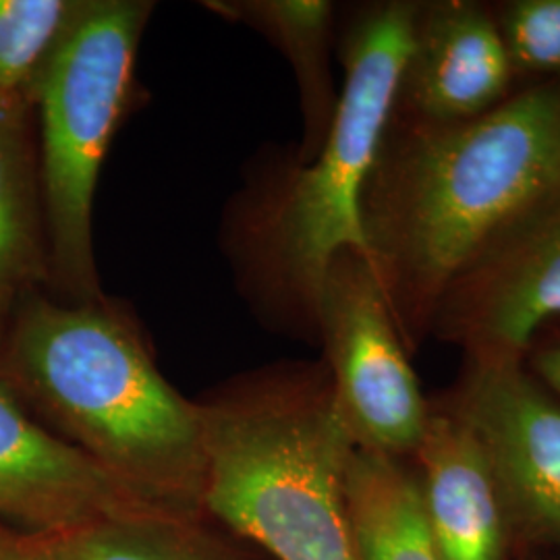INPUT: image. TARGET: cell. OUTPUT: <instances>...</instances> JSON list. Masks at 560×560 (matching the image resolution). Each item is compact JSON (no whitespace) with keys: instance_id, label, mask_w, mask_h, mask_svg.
<instances>
[{"instance_id":"obj_16","label":"cell","mask_w":560,"mask_h":560,"mask_svg":"<svg viewBox=\"0 0 560 560\" xmlns=\"http://www.w3.org/2000/svg\"><path fill=\"white\" fill-rule=\"evenodd\" d=\"M83 0H0V92L34 102L46 62Z\"/></svg>"},{"instance_id":"obj_12","label":"cell","mask_w":560,"mask_h":560,"mask_svg":"<svg viewBox=\"0 0 560 560\" xmlns=\"http://www.w3.org/2000/svg\"><path fill=\"white\" fill-rule=\"evenodd\" d=\"M34 102L0 92V351L21 307L50 291Z\"/></svg>"},{"instance_id":"obj_18","label":"cell","mask_w":560,"mask_h":560,"mask_svg":"<svg viewBox=\"0 0 560 560\" xmlns=\"http://www.w3.org/2000/svg\"><path fill=\"white\" fill-rule=\"evenodd\" d=\"M0 560H59L48 534L0 523Z\"/></svg>"},{"instance_id":"obj_5","label":"cell","mask_w":560,"mask_h":560,"mask_svg":"<svg viewBox=\"0 0 560 560\" xmlns=\"http://www.w3.org/2000/svg\"><path fill=\"white\" fill-rule=\"evenodd\" d=\"M150 0H83L34 94L50 291L62 303L104 298L94 252V198L110 143L140 108L136 59Z\"/></svg>"},{"instance_id":"obj_11","label":"cell","mask_w":560,"mask_h":560,"mask_svg":"<svg viewBox=\"0 0 560 560\" xmlns=\"http://www.w3.org/2000/svg\"><path fill=\"white\" fill-rule=\"evenodd\" d=\"M418 460L423 513L444 560H504L513 538L499 486L469 428L430 409Z\"/></svg>"},{"instance_id":"obj_8","label":"cell","mask_w":560,"mask_h":560,"mask_svg":"<svg viewBox=\"0 0 560 560\" xmlns=\"http://www.w3.org/2000/svg\"><path fill=\"white\" fill-rule=\"evenodd\" d=\"M448 409L480 444L511 534L560 548L559 400L523 361H469Z\"/></svg>"},{"instance_id":"obj_15","label":"cell","mask_w":560,"mask_h":560,"mask_svg":"<svg viewBox=\"0 0 560 560\" xmlns=\"http://www.w3.org/2000/svg\"><path fill=\"white\" fill-rule=\"evenodd\" d=\"M59 560H240L206 517L141 511L48 534Z\"/></svg>"},{"instance_id":"obj_9","label":"cell","mask_w":560,"mask_h":560,"mask_svg":"<svg viewBox=\"0 0 560 560\" xmlns=\"http://www.w3.org/2000/svg\"><path fill=\"white\" fill-rule=\"evenodd\" d=\"M141 511L164 509L143 501L62 441L0 378V521L38 534H62Z\"/></svg>"},{"instance_id":"obj_14","label":"cell","mask_w":560,"mask_h":560,"mask_svg":"<svg viewBox=\"0 0 560 560\" xmlns=\"http://www.w3.org/2000/svg\"><path fill=\"white\" fill-rule=\"evenodd\" d=\"M347 509L358 560H444L423 513L418 474L405 459L358 448Z\"/></svg>"},{"instance_id":"obj_6","label":"cell","mask_w":560,"mask_h":560,"mask_svg":"<svg viewBox=\"0 0 560 560\" xmlns=\"http://www.w3.org/2000/svg\"><path fill=\"white\" fill-rule=\"evenodd\" d=\"M316 337L335 402L361 451L413 457L430 407L381 282L360 252L339 254L320 287Z\"/></svg>"},{"instance_id":"obj_13","label":"cell","mask_w":560,"mask_h":560,"mask_svg":"<svg viewBox=\"0 0 560 560\" xmlns=\"http://www.w3.org/2000/svg\"><path fill=\"white\" fill-rule=\"evenodd\" d=\"M222 20L243 23L272 42L291 62L300 88L303 141L298 162H310L335 119L339 94L330 71L335 7L326 0H208Z\"/></svg>"},{"instance_id":"obj_2","label":"cell","mask_w":560,"mask_h":560,"mask_svg":"<svg viewBox=\"0 0 560 560\" xmlns=\"http://www.w3.org/2000/svg\"><path fill=\"white\" fill-rule=\"evenodd\" d=\"M0 378L46 428L143 501L206 517L200 402L162 376L120 301L34 295L2 345Z\"/></svg>"},{"instance_id":"obj_10","label":"cell","mask_w":560,"mask_h":560,"mask_svg":"<svg viewBox=\"0 0 560 560\" xmlns=\"http://www.w3.org/2000/svg\"><path fill=\"white\" fill-rule=\"evenodd\" d=\"M513 73L499 23L480 4H418L393 115L425 125L478 119L509 98Z\"/></svg>"},{"instance_id":"obj_7","label":"cell","mask_w":560,"mask_h":560,"mask_svg":"<svg viewBox=\"0 0 560 560\" xmlns=\"http://www.w3.org/2000/svg\"><path fill=\"white\" fill-rule=\"evenodd\" d=\"M560 316V185L525 206L444 289L432 330L469 361H523L544 322Z\"/></svg>"},{"instance_id":"obj_1","label":"cell","mask_w":560,"mask_h":560,"mask_svg":"<svg viewBox=\"0 0 560 560\" xmlns=\"http://www.w3.org/2000/svg\"><path fill=\"white\" fill-rule=\"evenodd\" d=\"M559 185V85L529 88L463 122L390 117L361 224L407 349L432 330L444 289L481 245Z\"/></svg>"},{"instance_id":"obj_3","label":"cell","mask_w":560,"mask_h":560,"mask_svg":"<svg viewBox=\"0 0 560 560\" xmlns=\"http://www.w3.org/2000/svg\"><path fill=\"white\" fill-rule=\"evenodd\" d=\"M416 15L418 2L361 13L345 38V83L318 154L260 171L226 210L224 249L241 293L272 326L316 337L330 264L347 249L365 256L361 196L395 110Z\"/></svg>"},{"instance_id":"obj_19","label":"cell","mask_w":560,"mask_h":560,"mask_svg":"<svg viewBox=\"0 0 560 560\" xmlns=\"http://www.w3.org/2000/svg\"><path fill=\"white\" fill-rule=\"evenodd\" d=\"M534 368L541 382H546L557 395H560V345L541 349L534 358Z\"/></svg>"},{"instance_id":"obj_4","label":"cell","mask_w":560,"mask_h":560,"mask_svg":"<svg viewBox=\"0 0 560 560\" xmlns=\"http://www.w3.org/2000/svg\"><path fill=\"white\" fill-rule=\"evenodd\" d=\"M200 409L206 517L277 560H358L347 509L358 446L326 365L245 376Z\"/></svg>"},{"instance_id":"obj_17","label":"cell","mask_w":560,"mask_h":560,"mask_svg":"<svg viewBox=\"0 0 560 560\" xmlns=\"http://www.w3.org/2000/svg\"><path fill=\"white\" fill-rule=\"evenodd\" d=\"M513 71H560V0H517L499 23Z\"/></svg>"}]
</instances>
